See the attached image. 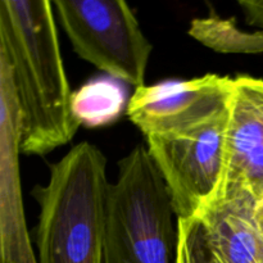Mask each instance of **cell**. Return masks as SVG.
Masks as SVG:
<instances>
[{
    "label": "cell",
    "instance_id": "6da1fadb",
    "mask_svg": "<svg viewBox=\"0 0 263 263\" xmlns=\"http://www.w3.org/2000/svg\"><path fill=\"white\" fill-rule=\"evenodd\" d=\"M54 14L48 0L0 2L2 68L14 95L18 151L26 156L69 143L80 126Z\"/></svg>",
    "mask_w": 263,
    "mask_h": 263
},
{
    "label": "cell",
    "instance_id": "7a4b0ae2",
    "mask_svg": "<svg viewBox=\"0 0 263 263\" xmlns=\"http://www.w3.org/2000/svg\"><path fill=\"white\" fill-rule=\"evenodd\" d=\"M110 185L104 154L87 141L50 167L45 186L33 192L37 263H104Z\"/></svg>",
    "mask_w": 263,
    "mask_h": 263
},
{
    "label": "cell",
    "instance_id": "3957f363",
    "mask_svg": "<svg viewBox=\"0 0 263 263\" xmlns=\"http://www.w3.org/2000/svg\"><path fill=\"white\" fill-rule=\"evenodd\" d=\"M175 216L166 181L146 146L138 145L110 185L104 263H176Z\"/></svg>",
    "mask_w": 263,
    "mask_h": 263
},
{
    "label": "cell",
    "instance_id": "277c9868",
    "mask_svg": "<svg viewBox=\"0 0 263 263\" xmlns=\"http://www.w3.org/2000/svg\"><path fill=\"white\" fill-rule=\"evenodd\" d=\"M229 100L193 120L145 136L149 156L168 186L177 220L197 217L220 186Z\"/></svg>",
    "mask_w": 263,
    "mask_h": 263
},
{
    "label": "cell",
    "instance_id": "5b68a950",
    "mask_svg": "<svg viewBox=\"0 0 263 263\" xmlns=\"http://www.w3.org/2000/svg\"><path fill=\"white\" fill-rule=\"evenodd\" d=\"M54 13L74 53L125 84L144 86L153 45L121 0H54Z\"/></svg>",
    "mask_w": 263,
    "mask_h": 263
},
{
    "label": "cell",
    "instance_id": "8992f818",
    "mask_svg": "<svg viewBox=\"0 0 263 263\" xmlns=\"http://www.w3.org/2000/svg\"><path fill=\"white\" fill-rule=\"evenodd\" d=\"M262 189L263 80L239 74L231 85L225 164L215 197L247 192L254 198Z\"/></svg>",
    "mask_w": 263,
    "mask_h": 263
},
{
    "label": "cell",
    "instance_id": "52a82bcc",
    "mask_svg": "<svg viewBox=\"0 0 263 263\" xmlns=\"http://www.w3.org/2000/svg\"><path fill=\"white\" fill-rule=\"evenodd\" d=\"M233 79L205 74L138 87L127 104L131 122L148 136L213 109L230 98Z\"/></svg>",
    "mask_w": 263,
    "mask_h": 263
},
{
    "label": "cell",
    "instance_id": "ba28073f",
    "mask_svg": "<svg viewBox=\"0 0 263 263\" xmlns=\"http://www.w3.org/2000/svg\"><path fill=\"white\" fill-rule=\"evenodd\" d=\"M204 233L208 263H263V236L247 192L216 195L197 216Z\"/></svg>",
    "mask_w": 263,
    "mask_h": 263
},
{
    "label": "cell",
    "instance_id": "9c48e42d",
    "mask_svg": "<svg viewBox=\"0 0 263 263\" xmlns=\"http://www.w3.org/2000/svg\"><path fill=\"white\" fill-rule=\"evenodd\" d=\"M125 82L110 76L98 77L73 91L72 112L80 125L99 127L115 122L126 107Z\"/></svg>",
    "mask_w": 263,
    "mask_h": 263
},
{
    "label": "cell",
    "instance_id": "30bf717a",
    "mask_svg": "<svg viewBox=\"0 0 263 263\" xmlns=\"http://www.w3.org/2000/svg\"><path fill=\"white\" fill-rule=\"evenodd\" d=\"M187 32L203 45L220 53H263V31H243L233 20H223L215 13L194 18Z\"/></svg>",
    "mask_w": 263,
    "mask_h": 263
},
{
    "label": "cell",
    "instance_id": "8fae6325",
    "mask_svg": "<svg viewBox=\"0 0 263 263\" xmlns=\"http://www.w3.org/2000/svg\"><path fill=\"white\" fill-rule=\"evenodd\" d=\"M176 263H208L204 233L199 218L177 220Z\"/></svg>",
    "mask_w": 263,
    "mask_h": 263
},
{
    "label": "cell",
    "instance_id": "7c38bea8",
    "mask_svg": "<svg viewBox=\"0 0 263 263\" xmlns=\"http://www.w3.org/2000/svg\"><path fill=\"white\" fill-rule=\"evenodd\" d=\"M248 25L263 31V0H241L239 2Z\"/></svg>",
    "mask_w": 263,
    "mask_h": 263
},
{
    "label": "cell",
    "instance_id": "4fadbf2b",
    "mask_svg": "<svg viewBox=\"0 0 263 263\" xmlns=\"http://www.w3.org/2000/svg\"><path fill=\"white\" fill-rule=\"evenodd\" d=\"M254 218L263 236V189L257 197H254Z\"/></svg>",
    "mask_w": 263,
    "mask_h": 263
}]
</instances>
